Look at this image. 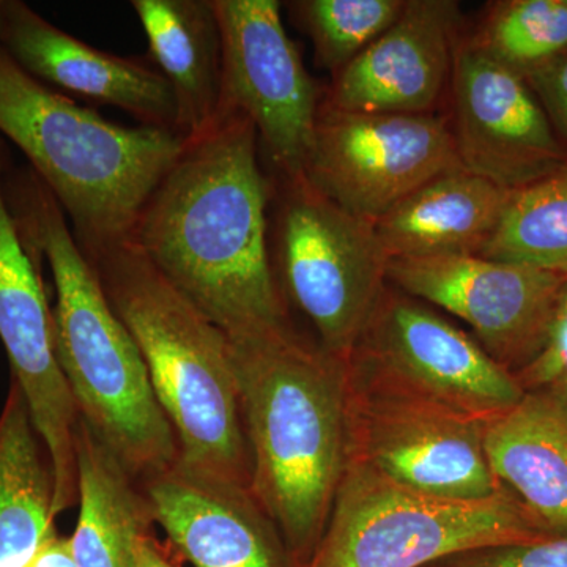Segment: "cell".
Returning <instances> with one entry per match:
<instances>
[{
	"label": "cell",
	"mask_w": 567,
	"mask_h": 567,
	"mask_svg": "<svg viewBox=\"0 0 567 567\" xmlns=\"http://www.w3.org/2000/svg\"><path fill=\"white\" fill-rule=\"evenodd\" d=\"M271 196L251 121L221 114L185 141L130 237L229 341L292 330L268 238Z\"/></svg>",
	"instance_id": "cell-1"
},
{
	"label": "cell",
	"mask_w": 567,
	"mask_h": 567,
	"mask_svg": "<svg viewBox=\"0 0 567 567\" xmlns=\"http://www.w3.org/2000/svg\"><path fill=\"white\" fill-rule=\"evenodd\" d=\"M230 342L251 495L281 536L290 567L315 555L350 456L347 361L293 330Z\"/></svg>",
	"instance_id": "cell-2"
},
{
	"label": "cell",
	"mask_w": 567,
	"mask_h": 567,
	"mask_svg": "<svg viewBox=\"0 0 567 567\" xmlns=\"http://www.w3.org/2000/svg\"><path fill=\"white\" fill-rule=\"evenodd\" d=\"M6 192L25 244L50 267L55 354L81 420L137 483L171 468L177 439L147 365L61 205L29 166L10 164Z\"/></svg>",
	"instance_id": "cell-3"
},
{
	"label": "cell",
	"mask_w": 567,
	"mask_h": 567,
	"mask_svg": "<svg viewBox=\"0 0 567 567\" xmlns=\"http://www.w3.org/2000/svg\"><path fill=\"white\" fill-rule=\"evenodd\" d=\"M85 254L144 358L177 439V464L249 491L251 458L229 338L132 240Z\"/></svg>",
	"instance_id": "cell-4"
},
{
	"label": "cell",
	"mask_w": 567,
	"mask_h": 567,
	"mask_svg": "<svg viewBox=\"0 0 567 567\" xmlns=\"http://www.w3.org/2000/svg\"><path fill=\"white\" fill-rule=\"evenodd\" d=\"M0 134L24 153L85 252L130 240L185 145L173 130L123 126L80 106L22 70L3 48Z\"/></svg>",
	"instance_id": "cell-5"
},
{
	"label": "cell",
	"mask_w": 567,
	"mask_h": 567,
	"mask_svg": "<svg viewBox=\"0 0 567 567\" xmlns=\"http://www.w3.org/2000/svg\"><path fill=\"white\" fill-rule=\"evenodd\" d=\"M551 536L503 488L477 502L410 491L349 457L306 567H429L476 548Z\"/></svg>",
	"instance_id": "cell-6"
},
{
	"label": "cell",
	"mask_w": 567,
	"mask_h": 567,
	"mask_svg": "<svg viewBox=\"0 0 567 567\" xmlns=\"http://www.w3.org/2000/svg\"><path fill=\"white\" fill-rule=\"evenodd\" d=\"M274 265L282 293L319 334V346L349 360L388 286L390 257L375 224L350 215L306 177L281 181Z\"/></svg>",
	"instance_id": "cell-7"
},
{
	"label": "cell",
	"mask_w": 567,
	"mask_h": 567,
	"mask_svg": "<svg viewBox=\"0 0 567 567\" xmlns=\"http://www.w3.org/2000/svg\"><path fill=\"white\" fill-rule=\"evenodd\" d=\"M350 383L494 420L527 391L472 336L388 284L347 360Z\"/></svg>",
	"instance_id": "cell-8"
},
{
	"label": "cell",
	"mask_w": 567,
	"mask_h": 567,
	"mask_svg": "<svg viewBox=\"0 0 567 567\" xmlns=\"http://www.w3.org/2000/svg\"><path fill=\"white\" fill-rule=\"evenodd\" d=\"M447 114H365L320 104L305 177L375 224L439 175L461 169Z\"/></svg>",
	"instance_id": "cell-9"
},
{
	"label": "cell",
	"mask_w": 567,
	"mask_h": 567,
	"mask_svg": "<svg viewBox=\"0 0 567 567\" xmlns=\"http://www.w3.org/2000/svg\"><path fill=\"white\" fill-rule=\"evenodd\" d=\"M223 41L219 115H245L281 181L303 177L322 102L276 0H212ZM218 115V117H219Z\"/></svg>",
	"instance_id": "cell-10"
},
{
	"label": "cell",
	"mask_w": 567,
	"mask_h": 567,
	"mask_svg": "<svg viewBox=\"0 0 567 567\" xmlns=\"http://www.w3.org/2000/svg\"><path fill=\"white\" fill-rule=\"evenodd\" d=\"M350 456L399 486L457 502L502 492L488 464L487 420L350 383Z\"/></svg>",
	"instance_id": "cell-11"
},
{
	"label": "cell",
	"mask_w": 567,
	"mask_h": 567,
	"mask_svg": "<svg viewBox=\"0 0 567 567\" xmlns=\"http://www.w3.org/2000/svg\"><path fill=\"white\" fill-rule=\"evenodd\" d=\"M9 148L0 140V341L11 380L28 402L32 423L50 454L55 516L78 503L76 404L52 338V315L39 254L29 248L7 199Z\"/></svg>",
	"instance_id": "cell-12"
},
{
	"label": "cell",
	"mask_w": 567,
	"mask_h": 567,
	"mask_svg": "<svg viewBox=\"0 0 567 567\" xmlns=\"http://www.w3.org/2000/svg\"><path fill=\"white\" fill-rule=\"evenodd\" d=\"M388 284L464 320L481 347L511 374L546 347L567 275L481 256L395 257Z\"/></svg>",
	"instance_id": "cell-13"
},
{
	"label": "cell",
	"mask_w": 567,
	"mask_h": 567,
	"mask_svg": "<svg viewBox=\"0 0 567 567\" xmlns=\"http://www.w3.org/2000/svg\"><path fill=\"white\" fill-rule=\"evenodd\" d=\"M447 104L458 159L470 173L514 192L566 169L567 148L528 81L475 50L465 33Z\"/></svg>",
	"instance_id": "cell-14"
},
{
	"label": "cell",
	"mask_w": 567,
	"mask_h": 567,
	"mask_svg": "<svg viewBox=\"0 0 567 567\" xmlns=\"http://www.w3.org/2000/svg\"><path fill=\"white\" fill-rule=\"evenodd\" d=\"M464 33L458 2L406 0L398 21L331 76L320 104L365 114H439Z\"/></svg>",
	"instance_id": "cell-15"
},
{
	"label": "cell",
	"mask_w": 567,
	"mask_h": 567,
	"mask_svg": "<svg viewBox=\"0 0 567 567\" xmlns=\"http://www.w3.org/2000/svg\"><path fill=\"white\" fill-rule=\"evenodd\" d=\"M153 522L194 567H290L281 536L251 491L175 464L140 483Z\"/></svg>",
	"instance_id": "cell-16"
},
{
	"label": "cell",
	"mask_w": 567,
	"mask_h": 567,
	"mask_svg": "<svg viewBox=\"0 0 567 567\" xmlns=\"http://www.w3.org/2000/svg\"><path fill=\"white\" fill-rule=\"evenodd\" d=\"M0 48L35 80L118 107L142 125L175 132L173 91L158 70L96 50L25 2L3 0Z\"/></svg>",
	"instance_id": "cell-17"
},
{
	"label": "cell",
	"mask_w": 567,
	"mask_h": 567,
	"mask_svg": "<svg viewBox=\"0 0 567 567\" xmlns=\"http://www.w3.org/2000/svg\"><path fill=\"white\" fill-rule=\"evenodd\" d=\"M492 472L551 535H567V409L548 390L527 391L488 421Z\"/></svg>",
	"instance_id": "cell-18"
},
{
	"label": "cell",
	"mask_w": 567,
	"mask_h": 567,
	"mask_svg": "<svg viewBox=\"0 0 567 567\" xmlns=\"http://www.w3.org/2000/svg\"><path fill=\"white\" fill-rule=\"evenodd\" d=\"M509 189L454 169L406 196L375 223L390 259L480 256L494 237Z\"/></svg>",
	"instance_id": "cell-19"
},
{
	"label": "cell",
	"mask_w": 567,
	"mask_h": 567,
	"mask_svg": "<svg viewBox=\"0 0 567 567\" xmlns=\"http://www.w3.org/2000/svg\"><path fill=\"white\" fill-rule=\"evenodd\" d=\"M148 54L173 91L175 133L194 140L218 121L223 41L212 0H133Z\"/></svg>",
	"instance_id": "cell-20"
},
{
	"label": "cell",
	"mask_w": 567,
	"mask_h": 567,
	"mask_svg": "<svg viewBox=\"0 0 567 567\" xmlns=\"http://www.w3.org/2000/svg\"><path fill=\"white\" fill-rule=\"evenodd\" d=\"M78 517L70 537L76 567H134L141 537L152 532L147 499L140 483L93 434L78 421Z\"/></svg>",
	"instance_id": "cell-21"
},
{
	"label": "cell",
	"mask_w": 567,
	"mask_h": 567,
	"mask_svg": "<svg viewBox=\"0 0 567 567\" xmlns=\"http://www.w3.org/2000/svg\"><path fill=\"white\" fill-rule=\"evenodd\" d=\"M55 477L21 388L0 413V567H24L55 535Z\"/></svg>",
	"instance_id": "cell-22"
},
{
	"label": "cell",
	"mask_w": 567,
	"mask_h": 567,
	"mask_svg": "<svg viewBox=\"0 0 567 567\" xmlns=\"http://www.w3.org/2000/svg\"><path fill=\"white\" fill-rule=\"evenodd\" d=\"M480 256L567 275V167L511 192Z\"/></svg>",
	"instance_id": "cell-23"
},
{
	"label": "cell",
	"mask_w": 567,
	"mask_h": 567,
	"mask_svg": "<svg viewBox=\"0 0 567 567\" xmlns=\"http://www.w3.org/2000/svg\"><path fill=\"white\" fill-rule=\"evenodd\" d=\"M465 39L475 50L527 80L567 51V0L487 3Z\"/></svg>",
	"instance_id": "cell-24"
},
{
	"label": "cell",
	"mask_w": 567,
	"mask_h": 567,
	"mask_svg": "<svg viewBox=\"0 0 567 567\" xmlns=\"http://www.w3.org/2000/svg\"><path fill=\"white\" fill-rule=\"evenodd\" d=\"M406 0H297L287 3L331 76L346 69L398 21Z\"/></svg>",
	"instance_id": "cell-25"
},
{
	"label": "cell",
	"mask_w": 567,
	"mask_h": 567,
	"mask_svg": "<svg viewBox=\"0 0 567 567\" xmlns=\"http://www.w3.org/2000/svg\"><path fill=\"white\" fill-rule=\"evenodd\" d=\"M429 567H567V535L476 548Z\"/></svg>",
	"instance_id": "cell-26"
},
{
	"label": "cell",
	"mask_w": 567,
	"mask_h": 567,
	"mask_svg": "<svg viewBox=\"0 0 567 567\" xmlns=\"http://www.w3.org/2000/svg\"><path fill=\"white\" fill-rule=\"evenodd\" d=\"M567 374V279L559 290L546 347L516 379L525 391L548 390Z\"/></svg>",
	"instance_id": "cell-27"
},
{
	"label": "cell",
	"mask_w": 567,
	"mask_h": 567,
	"mask_svg": "<svg viewBox=\"0 0 567 567\" xmlns=\"http://www.w3.org/2000/svg\"><path fill=\"white\" fill-rule=\"evenodd\" d=\"M527 81L567 148V51L528 76Z\"/></svg>",
	"instance_id": "cell-28"
},
{
	"label": "cell",
	"mask_w": 567,
	"mask_h": 567,
	"mask_svg": "<svg viewBox=\"0 0 567 567\" xmlns=\"http://www.w3.org/2000/svg\"><path fill=\"white\" fill-rule=\"evenodd\" d=\"M181 563L169 544H163L153 529L141 537L134 567H182Z\"/></svg>",
	"instance_id": "cell-29"
},
{
	"label": "cell",
	"mask_w": 567,
	"mask_h": 567,
	"mask_svg": "<svg viewBox=\"0 0 567 567\" xmlns=\"http://www.w3.org/2000/svg\"><path fill=\"white\" fill-rule=\"evenodd\" d=\"M24 567H76L71 557L70 539L55 533L37 554V557Z\"/></svg>",
	"instance_id": "cell-30"
},
{
	"label": "cell",
	"mask_w": 567,
	"mask_h": 567,
	"mask_svg": "<svg viewBox=\"0 0 567 567\" xmlns=\"http://www.w3.org/2000/svg\"><path fill=\"white\" fill-rule=\"evenodd\" d=\"M548 391L557 395L559 401H561L567 409V374L563 377V379H559L554 386L548 388Z\"/></svg>",
	"instance_id": "cell-31"
},
{
	"label": "cell",
	"mask_w": 567,
	"mask_h": 567,
	"mask_svg": "<svg viewBox=\"0 0 567 567\" xmlns=\"http://www.w3.org/2000/svg\"><path fill=\"white\" fill-rule=\"evenodd\" d=\"M3 0H0V21H2Z\"/></svg>",
	"instance_id": "cell-32"
}]
</instances>
